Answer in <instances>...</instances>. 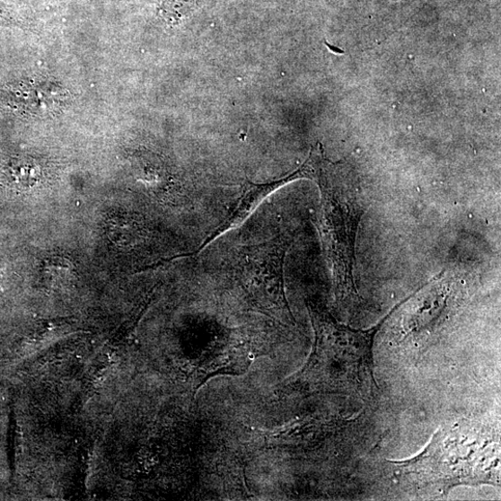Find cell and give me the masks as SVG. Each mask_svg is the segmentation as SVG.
Returning a JSON list of instances; mask_svg holds the SVG:
<instances>
[{"label": "cell", "mask_w": 501, "mask_h": 501, "mask_svg": "<svg viewBox=\"0 0 501 501\" xmlns=\"http://www.w3.org/2000/svg\"><path fill=\"white\" fill-rule=\"evenodd\" d=\"M405 301L369 330L343 325L320 305L311 303L316 341L308 364L295 377L298 385L312 393L340 395L365 402L374 400L378 393L374 340L382 324Z\"/></svg>", "instance_id": "2"}, {"label": "cell", "mask_w": 501, "mask_h": 501, "mask_svg": "<svg viewBox=\"0 0 501 501\" xmlns=\"http://www.w3.org/2000/svg\"><path fill=\"white\" fill-rule=\"evenodd\" d=\"M389 463L398 481L417 493L444 496L460 486H499V431L462 420L437 430L419 455Z\"/></svg>", "instance_id": "1"}, {"label": "cell", "mask_w": 501, "mask_h": 501, "mask_svg": "<svg viewBox=\"0 0 501 501\" xmlns=\"http://www.w3.org/2000/svg\"><path fill=\"white\" fill-rule=\"evenodd\" d=\"M40 175L39 166L26 157L17 158L9 165V180L17 188L33 186L39 180Z\"/></svg>", "instance_id": "5"}, {"label": "cell", "mask_w": 501, "mask_h": 501, "mask_svg": "<svg viewBox=\"0 0 501 501\" xmlns=\"http://www.w3.org/2000/svg\"><path fill=\"white\" fill-rule=\"evenodd\" d=\"M14 100L30 110L41 111L49 110L62 103L65 100L64 91L56 87L54 84L39 83L21 85L14 91Z\"/></svg>", "instance_id": "4"}, {"label": "cell", "mask_w": 501, "mask_h": 501, "mask_svg": "<svg viewBox=\"0 0 501 501\" xmlns=\"http://www.w3.org/2000/svg\"><path fill=\"white\" fill-rule=\"evenodd\" d=\"M296 173L298 179L315 180L321 189V232L338 296L341 300H357L354 275L356 240L367 208L359 178L349 163L327 159L321 144L312 148L310 157Z\"/></svg>", "instance_id": "3"}, {"label": "cell", "mask_w": 501, "mask_h": 501, "mask_svg": "<svg viewBox=\"0 0 501 501\" xmlns=\"http://www.w3.org/2000/svg\"><path fill=\"white\" fill-rule=\"evenodd\" d=\"M0 273H2V271H0ZM0 275H2V274H0Z\"/></svg>", "instance_id": "6"}]
</instances>
